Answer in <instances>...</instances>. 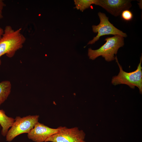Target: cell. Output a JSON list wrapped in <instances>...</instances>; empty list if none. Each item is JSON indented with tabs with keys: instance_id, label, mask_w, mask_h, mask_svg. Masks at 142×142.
Listing matches in <instances>:
<instances>
[{
	"instance_id": "obj_6",
	"label": "cell",
	"mask_w": 142,
	"mask_h": 142,
	"mask_svg": "<svg viewBox=\"0 0 142 142\" xmlns=\"http://www.w3.org/2000/svg\"><path fill=\"white\" fill-rule=\"evenodd\" d=\"M60 127L59 132L48 138L44 142H81L84 140L85 134L78 127Z\"/></svg>"
},
{
	"instance_id": "obj_10",
	"label": "cell",
	"mask_w": 142,
	"mask_h": 142,
	"mask_svg": "<svg viewBox=\"0 0 142 142\" xmlns=\"http://www.w3.org/2000/svg\"><path fill=\"white\" fill-rule=\"evenodd\" d=\"M11 89V84L8 80L0 82V106L7 99L9 95Z\"/></svg>"
},
{
	"instance_id": "obj_15",
	"label": "cell",
	"mask_w": 142,
	"mask_h": 142,
	"mask_svg": "<svg viewBox=\"0 0 142 142\" xmlns=\"http://www.w3.org/2000/svg\"><path fill=\"white\" fill-rule=\"evenodd\" d=\"M87 142L85 141L84 140H83V141H82V142Z\"/></svg>"
},
{
	"instance_id": "obj_8",
	"label": "cell",
	"mask_w": 142,
	"mask_h": 142,
	"mask_svg": "<svg viewBox=\"0 0 142 142\" xmlns=\"http://www.w3.org/2000/svg\"><path fill=\"white\" fill-rule=\"evenodd\" d=\"M60 130V127L52 128L38 122L28 134L27 137L34 142H44L47 139L58 133Z\"/></svg>"
},
{
	"instance_id": "obj_1",
	"label": "cell",
	"mask_w": 142,
	"mask_h": 142,
	"mask_svg": "<svg viewBox=\"0 0 142 142\" xmlns=\"http://www.w3.org/2000/svg\"><path fill=\"white\" fill-rule=\"evenodd\" d=\"M22 29H13L9 25L6 26L0 39V58L6 54L9 58L13 57L16 52L22 48L26 39L21 32ZM1 61L0 59V65Z\"/></svg>"
},
{
	"instance_id": "obj_14",
	"label": "cell",
	"mask_w": 142,
	"mask_h": 142,
	"mask_svg": "<svg viewBox=\"0 0 142 142\" xmlns=\"http://www.w3.org/2000/svg\"><path fill=\"white\" fill-rule=\"evenodd\" d=\"M4 32V30L0 27V39L2 37Z\"/></svg>"
},
{
	"instance_id": "obj_2",
	"label": "cell",
	"mask_w": 142,
	"mask_h": 142,
	"mask_svg": "<svg viewBox=\"0 0 142 142\" xmlns=\"http://www.w3.org/2000/svg\"><path fill=\"white\" fill-rule=\"evenodd\" d=\"M124 38L119 35L106 38L105 39L106 42L98 49L93 50L91 48L88 49V56L89 58L94 60L102 56L106 61L114 60L115 55H116L119 49L124 44Z\"/></svg>"
},
{
	"instance_id": "obj_13",
	"label": "cell",
	"mask_w": 142,
	"mask_h": 142,
	"mask_svg": "<svg viewBox=\"0 0 142 142\" xmlns=\"http://www.w3.org/2000/svg\"><path fill=\"white\" fill-rule=\"evenodd\" d=\"M6 5L3 0H0V20L3 18L2 12Z\"/></svg>"
},
{
	"instance_id": "obj_9",
	"label": "cell",
	"mask_w": 142,
	"mask_h": 142,
	"mask_svg": "<svg viewBox=\"0 0 142 142\" xmlns=\"http://www.w3.org/2000/svg\"><path fill=\"white\" fill-rule=\"evenodd\" d=\"M14 121L13 118L7 116L4 111L0 109V125L2 128L1 134L3 136H6L9 128Z\"/></svg>"
},
{
	"instance_id": "obj_11",
	"label": "cell",
	"mask_w": 142,
	"mask_h": 142,
	"mask_svg": "<svg viewBox=\"0 0 142 142\" xmlns=\"http://www.w3.org/2000/svg\"><path fill=\"white\" fill-rule=\"evenodd\" d=\"M95 0H74L75 8L83 12L90 7L91 5L95 4Z\"/></svg>"
},
{
	"instance_id": "obj_16",
	"label": "cell",
	"mask_w": 142,
	"mask_h": 142,
	"mask_svg": "<svg viewBox=\"0 0 142 142\" xmlns=\"http://www.w3.org/2000/svg\"></svg>"
},
{
	"instance_id": "obj_4",
	"label": "cell",
	"mask_w": 142,
	"mask_h": 142,
	"mask_svg": "<svg viewBox=\"0 0 142 142\" xmlns=\"http://www.w3.org/2000/svg\"><path fill=\"white\" fill-rule=\"evenodd\" d=\"M39 117L38 115L16 116L6 136V141L11 142L19 135L29 133L38 122Z\"/></svg>"
},
{
	"instance_id": "obj_3",
	"label": "cell",
	"mask_w": 142,
	"mask_h": 142,
	"mask_svg": "<svg viewBox=\"0 0 142 142\" xmlns=\"http://www.w3.org/2000/svg\"><path fill=\"white\" fill-rule=\"evenodd\" d=\"M115 59L119 67V72L117 76L113 77L111 80L112 84L116 85L119 84H125L131 88L134 89L135 87L139 89L140 94L142 93V67L141 63L142 55L140 57V62L137 69L135 71L131 72L124 71L122 67L118 62L116 56Z\"/></svg>"
},
{
	"instance_id": "obj_12",
	"label": "cell",
	"mask_w": 142,
	"mask_h": 142,
	"mask_svg": "<svg viewBox=\"0 0 142 142\" xmlns=\"http://www.w3.org/2000/svg\"><path fill=\"white\" fill-rule=\"evenodd\" d=\"M121 18L125 21H129L132 19L133 15L132 12L129 9L123 11L121 14Z\"/></svg>"
},
{
	"instance_id": "obj_5",
	"label": "cell",
	"mask_w": 142,
	"mask_h": 142,
	"mask_svg": "<svg viewBox=\"0 0 142 142\" xmlns=\"http://www.w3.org/2000/svg\"><path fill=\"white\" fill-rule=\"evenodd\" d=\"M98 15L100 20V22L97 25H93L92 26L93 32L97 33V36L89 41L88 44H92L98 40L102 36L106 35H119L126 38L127 35L115 27L109 21V18L104 13L99 12Z\"/></svg>"
},
{
	"instance_id": "obj_7",
	"label": "cell",
	"mask_w": 142,
	"mask_h": 142,
	"mask_svg": "<svg viewBox=\"0 0 142 142\" xmlns=\"http://www.w3.org/2000/svg\"><path fill=\"white\" fill-rule=\"evenodd\" d=\"M131 0H95V5L99 6L115 17L121 15L124 10L129 9Z\"/></svg>"
}]
</instances>
